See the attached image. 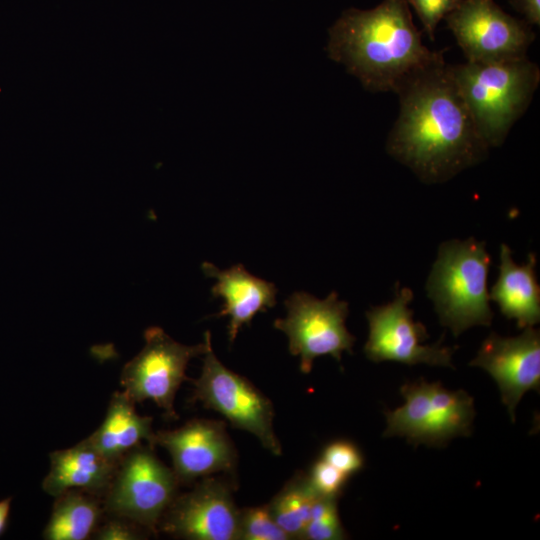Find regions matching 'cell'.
<instances>
[{
  "label": "cell",
  "instance_id": "14",
  "mask_svg": "<svg viewBox=\"0 0 540 540\" xmlns=\"http://www.w3.org/2000/svg\"><path fill=\"white\" fill-rule=\"evenodd\" d=\"M495 380L511 420L523 395L540 389V332L534 326L514 337L491 333L469 363Z\"/></svg>",
  "mask_w": 540,
  "mask_h": 540
},
{
  "label": "cell",
  "instance_id": "16",
  "mask_svg": "<svg viewBox=\"0 0 540 540\" xmlns=\"http://www.w3.org/2000/svg\"><path fill=\"white\" fill-rule=\"evenodd\" d=\"M50 469L43 490L54 498L67 490H82L102 498L119 462L101 454L87 439L50 453Z\"/></svg>",
  "mask_w": 540,
  "mask_h": 540
},
{
  "label": "cell",
  "instance_id": "17",
  "mask_svg": "<svg viewBox=\"0 0 540 540\" xmlns=\"http://www.w3.org/2000/svg\"><path fill=\"white\" fill-rule=\"evenodd\" d=\"M537 258L530 253L524 265H517L512 251L506 244L500 247L499 276L489 293L501 313L516 320L521 329L532 327L540 321V287L535 267Z\"/></svg>",
  "mask_w": 540,
  "mask_h": 540
},
{
  "label": "cell",
  "instance_id": "9",
  "mask_svg": "<svg viewBox=\"0 0 540 540\" xmlns=\"http://www.w3.org/2000/svg\"><path fill=\"white\" fill-rule=\"evenodd\" d=\"M284 304L287 315L276 319L274 327L288 337L290 353L300 357L301 372L310 373L319 356L330 355L340 362L343 352L352 353L355 337L345 325L348 303L336 292L322 300L295 292Z\"/></svg>",
  "mask_w": 540,
  "mask_h": 540
},
{
  "label": "cell",
  "instance_id": "2",
  "mask_svg": "<svg viewBox=\"0 0 540 540\" xmlns=\"http://www.w3.org/2000/svg\"><path fill=\"white\" fill-rule=\"evenodd\" d=\"M327 51L371 92H396L412 74L443 58L442 51L423 44L407 0L344 11L329 29Z\"/></svg>",
  "mask_w": 540,
  "mask_h": 540
},
{
  "label": "cell",
  "instance_id": "19",
  "mask_svg": "<svg viewBox=\"0 0 540 540\" xmlns=\"http://www.w3.org/2000/svg\"><path fill=\"white\" fill-rule=\"evenodd\" d=\"M104 513L100 497L82 490H67L55 497L43 538L85 540L91 537Z\"/></svg>",
  "mask_w": 540,
  "mask_h": 540
},
{
  "label": "cell",
  "instance_id": "4",
  "mask_svg": "<svg viewBox=\"0 0 540 540\" xmlns=\"http://www.w3.org/2000/svg\"><path fill=\"white\" fill-rule=\"evenodd\" d=\"M490 264L485 242L474 237L451 239L439 246L425 289L441 325L455 337L492 323L487 289Z\"/></svg>",
  "mask_w": 540,
  "mask_h": 540
},
{
  "label": "cell",
  "instance_id": "27",
  "mask_svg": "<svg viewBox=\"0 0 540 540\" xmlns=\"http://www.w3.org/2000/svg\"><path fill=\"white\" fill-rule=\"evenodd\" d=\"M511 5L525 17L531 25L540 24V0H511Z\"/></svg>",
  "mask_w": 540,
  "mask_h": 540
},
{
  "label": "cell",
  "instance_id": "5",
  "mask_svg": "<svg viewBox=\"0 0 540 540\" xmlns=\"http://www.w3.org/2000/svg\"><path fill=\"white\" fill-rule=\"evenodd\" d=\"M400 392L405 402L385 412L384 437H404L415 446L443 447L455 437L471 435L475 408L466 391H450L439 382L420 379L404 384Z\"/></svg>",
  "mask_w": 540,
  "mask_h": 540
},
{
  "label": "cell",
  "instance_id": "10",
  "mask_svg": "<svg viewBox=\"0 0 540 540\" xmlns=\"http://www.w3.org/2000/svg\"><path fill=\"white\" fill-rule=\"evenodd\" d=\"M412 300L410 288L396 285L392 301L366 312L369 325L364 345L366 357L373 362L395 361L453 368L452 356L456 347L444 346L442 339L432 345L423 344L429 335L426 327L413 319V311L409 308Z\"/></svg>",
  "mask_w": 540,
  "mask_h": 540
},
{
  "label": "cell",
  "instance_id": "24",
  "mask_svg": "<svg viewBox=\"0 0 540 540\" xmlns=\"http://www.w3.org/2000/svg\"><path fill=\"white\" fill-rule=\"evenodd\" d=\"M308 478L320 497L338 498L349 477L323 459H319L312 466Z\"/></svg>",
  "mask_w": 540,
  "mask_h": 540
},
{
  "label": "cell",
  "instance_id": "12",
  "mask_svg": "<svg viewBox=\"0 0 540 540\" xmlns=\"http://www.w3.org/2000/svg\"><path fill=\"white\" fill-rule=\"evenodd\" d=\"M233 488L222 477L207 476L177 495L163 514L158 530L188 540H239L240 509Z\"/></svg>",
  "mask_w": 540,
  "mask_h": 540
},
{
  "label": "cell",
  "instance_id": "23",
  "mask_svg": "<svg viewBox=\"0 0 540 540\" xmlns=\"http://www.w3.org/2000/svg\"><path fill=\"white\" fill-rule=\"evenodd\" d=\"M324 461L350 477L359 472L364 465L361 451L352 442L337 440L328 444L323 452Z\"/></svg>",
  "mask_w": 540,
  "mask_h": 540
},
{
  "label": "cell",
  "instance_id": "25",
  "mask_svg": "<svg viewBox=\"0 0 540 540\" xmlns=\"http://www.w3.org/2000/svg\"><path fill=\"white\" fill-rule=\"evenodd\" d=\"M418 15L429 38L434 40L438 23L453 11L461 0H407Z\"/></svg>",
  "mask_w": 540,
  "mask_h": 540
},
{
  "label": "cell",
  "instance_id": "20",
  "mask_svg": "<svg viewBox=\"0 0 540 540\" xmlns=\"http://www.w3.org/2000/svg\"><path fill=\"white\" fill-rule=\"evenodd\" d=\"M318 497L308 475L298 473L267 505L276 523L290 539H302L312 506Z\"/></svg>",
  "mask_w": 540,
  "mask_h": 540
},
{
  "label": "cell",
  "instance_id": "13",
  "mask_svg": "<svg viewBox=\"0 0 540 540\" xmlns=\"http://www.w3.org/2000/svg\"><path fill=\"white\" fill-rule=\"evenodd\" d=\"M156 445L169 453L179 484L235 472L237 452L222 421L192 419L179 428L158 431Z\"/></svg>",
  "mask_w": 540,
  "mask_h": 540
},
{
  "label": "cell",
  "instance_id": "8",
  "mask_svg": "<svg viewBox=\"0 0 540 540\" xmlns=\"http://www.w3.org/2000/svg\"><path fill=\"white\" fill-rule=\"evenodd\" d=\"M202 356L201 374L197 379H191L194 386L192 400L220 413L234 428L254 435L272 454L281 455L270 399L248 379L221 363L212 345Z\"/></svg>",
  "mask_w": 540,
  "mask_h": 540
},
{
  "label": "cell",
  "instance_id": "7",
  "mask_svg": "<svg viewBox=\"0 0 540 540\" xmlns=\"http://www.w3.org/2000/svg\"><path fill=\"white\" fill-rule=\"evenodd\" d=\"M145 345L127 362L121 372L120 383L126 395L136 404L152 400L166 417L177 419L174 401L181 384L191 380L186 368L191 359L202 356L211 345V334L206 331L204 341L184 345L172 339L162 328L149 327L144 332Z\"/></svg>",
  "mask_w": 540,
  "mask_h": 540
},
{
  "label": "cell",
  "instance_id": "6",
  "mask_svg": "<svg viewBox=\"0 0 540 540\" xmlns=\"http://www.w3.org/2000/svg\"><path fill=\"white\" fill-rule=\"evenodd\" d=\"M179 485L173 469L156 456L154 447L140 444L119 461L102 497L104 512L129 519L156 534Z\"/></svg>",
  "mask_w": 540,
  "mask_h": 540
},
{
  "label": "cell",
  "instance_id": "15",
  "mask_svg": "<svg viewBox=\"0 0 540 540\" xmlns=\"http://www.w3.org/2000/svg\"><path fill=\"white\" fill-rule=\"evenodd\" d=\"M202 270L206 276L217 280L211 292L213 297L224 300V306L215 316H229L230 343L234 342L240 328L249 325L257 313L276 304L275 284L250 274L242 264L220 270L212 263L204 262Z\"/></svg>",
  "mask_w": 540,
  "mask_h": 540
},
{
  "label": "cell",
  "instance_id": "26",
  "mask_svg": "<svg viewBox=\"0 0 540 540\" xmlns=\"http://www.w3.org/2000/svg\"><path fill=\"white\" fill-rule=\"evenodd\" d=\"M143 527L124 517L109 515L98 525L91 538L97 540H139L146 534Z\"/></svg>",
  "mask_w": 540,
  "mask_h": 540
},
{
  "label": "cell",
  "instance_id": "21",
  "mask_svg": "<svg viewBox=\"0 0 540 540\" xmlns=\"http://www.w3.org/2000/svg\"><path fill=\"white\" fill-rule=\"evenodd\" d=\"M346 536L338 514L337 498L318 497L312 506L302 539L341 540Z\"/></svg>",
  "mask_w": 540,
  "mask_h": 540
},
{
  "label": "cell",
  "instance_id": "11",
  "mask_svg": "<svg viewBox=\"0 0 540 540\" xmlns=\"http://www.w3.org/2000/svg\"><path fill=\"white\" fill-rule=\"evenodd\" d=\"M444 19L468 62L525 58L535 38L526 22L504 12L494 0H461Z\"/></svg>",
  "mask_w": 540,
  "mask_h": 540
},
{
  "label": "cell",
  "instance_id": "18",
  "mask_svg": "<svg viewBox=\"0 0 540 540\" xmlns=\"http://www.w3.org/2000/svg\"><path fill=\"white\" fill-rule=\"evenodd\" d=\"M152 417L137 413L135 403L124 391L111 396L101 425L87 437L92 445L108 459L119 462L142 441L154 446Z\"/></svg>",
  "mask_w": 540,
  "mask_h": 540
},
{
  "label": "cell",
  "instance_id": "3",
  "mask_svg": "<svg viewBox=\"0 0 540 540\" xmlns=\"http://www.w3.org/2000/svg\"><path fill=\"white\" fill-rule=\"evenodd\" d=\"M476 129L490 147L500 146L527 110L540 82L528 57L498 63L448 65Z\"/></svg>",
  "mask_w": 540,
  "mask_h": 540
},
{
  "label": "cell",
  "instance_id": "28",
  "mask_svg": "<svg viewBox=\"0 0 540 540\" xmlns=\"http://www.w3.org/2000/svg\"><path fill=\"white\" fill-rule=\"evenodd\" d=\"M12 498L8 497L0 501V536L4 533L10 514Z\"/></svg>",
  "mask_w": 540,
  "mask_h": 540
},
{
  "label": "cell",
  "instance_id": "22",
  "mask_svg": "<svg viewBox=\"0 0 540 540\" xmlns=\"http://www.w3.org/2000/svg\"><path fill=\"white\" fill-rule=\"evenodd\" d=\"M274 520L268 505L240 510L239 540H289Z\"/></svg>",
  "mask_w": 540,
  "mask_h": 540
},
{
  "label": "cell",
  "instance_id": "1",
  "mask_svg": "<svg viewBox=\"0 0 540 540\" xmlns=\"http://www.w3.org/2000/svg\"><path fill=\"white\" fill-rule=\"evenodd\" d=\"M395 93L400 109L386 150L422 182L448 181L485 159L489 147L444 58L412 74Z\"/></svg>",
  "mask_w": 540,
  "mask_h": 540
}]
</instances>
